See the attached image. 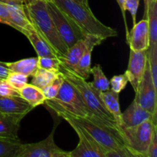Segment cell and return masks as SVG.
Masks as SVG:
<instances>
[{
  "instance_id": "cell-1",
  "label": "cell",
  "mask_w": 157,
  "mask_h": 157,
  "mask_svg": "<svg viewBox=\"0 0 157 157\" xmlns=\"http://www.w3.org/2000/svg\"><path fill=\"white\" fill-rule=\"evenodd\" d=\"M25 11L34 29L49 44L59 58L67 54L68 48L60 37L49 15L45 0H38L30 5H24Z\"/></svg>"
},
{
  "instance_id": "cell-2",
  "label": "cell",
  "mask_w": 157,
  "mask_h": 157,
  "mask_svg": "<svg viewBox=\"0 0 157 157\" xmlns=\"http://www.w3.org/2000/svg\"><path fill=\"white\" fill-rule=\"evenodd\" d=\"M58 115L66 121H71L81 126L107 152L127 147L120 127L107 125L96 117H80L64 113Z\"/></svg>"
},
{
  "instance_id": "cell-3",
  "label": "cell",
  "mask_w": 157,
  "mask_h": 157,
  "mask_svg": "<svg viewBox=\"0 0 157 157\" xmlns=\"http://www.w3.org/2000/svg\"><path fill=\"white\" fill-rule=\"evenodd\" d=\"M59 72L64 80L73 85L82 97L84 103L94 116L97 117L107 125L119 127L114 118L106 109L100 98V92L95 90L89 82L81 78L73 70L64 65L61 61Z\"/></svg>"
},
{
  "instance_id": "cell-4",
  "label": "cell",
  "mask_w": 157,
  "mask_h": 157,
  "mask_svg": "<svg viewBox=\"0 0 157 157\" xmlns=\"http://www.w3.org/2000/svg\"><path fill=\"white\" fill-rule=\"evenodd\" d=\"M64 11L86 35H94L104 39L117 36V32L105 25L96 18L90 8H87L74 0H50Z\"/></svg>"
},
{
  "instance_id": "cell-5",
  "label": "cell",
  "mask_w": 157,
  "mask_h": 157,
  "mask_svg": "<svg viewBox=\"0 0 157 157\" xmlns=\"http://www.w3.org/2000/svg\"><path fill=\"white\" fill-rule=\"evenodd\" d=\"M44 104L57 114L64 113L80 117H95L87 107L79 92L66 80H64L57 96L53 99L46 100Z\"/></svg>"
},
{
  "instance_id": "cell-6",
  "label": "cell",
  "mask_w": 157,
  "mask_h": 157,
  "mask_svg": "<svg viewBox=\"0 0 157 157\" xmlns=\"http://www.w3.org/2000/svg\"><path fill=\"white\" fill-rule=\"evenodd\" d=\"M45 1L48 12L55 28L68 48L78 41L85 38L87 35L64 11L61 10L53 2L50 0Z\"/></svg>"
},
{
  "instance_id": "cell-7",
  "label": "cell",
  "mask_w": 157,
  "mask_h": 157,
  "mask_svg": "<svg viewBox=\"0 0 157 157\" xmlns=\"http://www.w3.org/2000/svg\"><path fill=\"white\" fill-rule=\"evenodd\" d=\"M127 147L134 157H147V151L157 125L152 121H147L135 127H120Z\"/></svg>"
},
{
  "instance_id": "cell-8",
  "label": "cell",
  "mask_w": 157,
  "mask_h": 157,
  "mask_svg": "<svg viewBox=\"0 0 157 157\" xmlns=\"http://www.w3.org/2000/svg\"><path fill=\"white\" fill-rule=\"evenodd\" d=\"M56 125L43 140L33 144H21L16 157H69V152L61 150L55 144L54 136Z\"/></svg>"
},
{
  "instance_id": "cell-9",
  "label": "cell",
  "mask_w": 157,
  "mask_h": 157,
  "mask_svg": "<svg viewBox=\"0 0 157 157\" xmlns=\"http://www.w3.org/2000/svg\"><path fill=\"white\" fill-rule=\"evenodd\" d=\"M79 138L76 148L69 152V157H106V151L84 128L71 121H67Z\"/></svg>"
},
{
  "instance_id": "cell-10",
  "label": "cell",
  "mask_w": 157,
  "mask_h": 157,
  "mask_svg": "<svg viewBox=\"0 0 157 157\" xmlns=\"http://www.w3.org/2000/svg\"><path fill=\"white\" fill-rule=\"evenodd\" d=\"M157 88L154 87L148 63L140 82L134 99L144 109L157 117Z\"/></svg>"
},
{
  "instance_id": "cell-11",
  "label": "cell",
  "mask_w": 157,
  "mask_h": 157,
  "mask_svg": "<svg viewBox=\"0 0 157 157\" xmlns=\"http://www.w3.org/2000/svg\"><path fill=\"white\" fill-rule=\"evenodd\" d=\"M147 65V50L133 51L130 49L128 67L125 75L134 91L137 90Z\"/></svg>"
},
{
  "instance_id": "cell-12",
  "label": "cell",
  "mask_w": 157,
  "mask_h": 157,
  "mask_svg": "<svg viewBox=\"0 0 157 157\" xmlns=\"http://www.w3.org/2000/svg\"><path fill=\"white\" fill-rule=\"evenodd\" d=\"M147 121H152L153 124L157 125L156 117L153 116L147 110H144L134 99L127 110L121 114L119 127H135Z\"/></svg>"
},
{
  "instance_id": "cell-13",
  "label": "cell",
  "mask_w": 157,
  "mask_h": 157,
  "mask_svg": "<svg viewBox=\"0 0 157 157\" xmlns=\"http://www.w3.org/2000/svg\"><path fill=\"white\" fill-rule=\"evenodd\" d=\"M127 43L133 51H144L149 48L150 35L147 18H143L133 25L131 31L129 32Z\"/></svg>"
},
{
  "instance_id": "cell-14",
  "label": "cell",
  "mask_w": 157,
  "mask_h": 157,
  "mask_svg": "<svg viewBox=\"0 0 157 157\" xmlns=\"http://www.w3.org/2000/svg\"><path fill=\"white\" fill-rule=\"evenodd\" d=\"M6 5L9 12L12 28L21 32L31 25L30 21L25 13L24 4L17 0H0Z\"/></svg>"
},
{
  "instance_id": "cell-15",
  "label": "cell",
  "mask_w": 157,
  "mask_h": 157,
  "mask_svg": "<svg viewBox=\"0 0 157 157\" xmlns=\"http://www.w3.org/2000/svg\"><path fill=\"white\" fill-rule=\"evenodd\" d=\"M86 37H87V41H88V46H87V49L85 50L84 53L81 56V59H80L79 62L78 64V66L76 67L75 72L78 75H80L81 78L87 80L90 75L91 55L94 48L96 46L101 44L106 39H104L102 37H100L94 35H90V34L87 35Z\"/></svg>"
},
{
  "instance_id": "cell-16",
  "label": "cell",
  "mask_w": 157,
  "mask_h": 157,
  "mask_svg": "<svg viewBox=\"0 0 157 157\" xmlns=\"http://www.w3.org/2000/svg\"><path fill=\"white\" fill-rule=\"evenodd\" d=\"M26 113H6L0 116V136L10 139H19L18 132L20 123Z\"/></svg>"
},
{
  "instance_id": "cell-17",
  "label": "cell",
  "mask_w": 157,
  "mask_h": 157,
  "mask_svg": "<svg viewBox=\"0 0 157 157\" xmlns=\"http://www.w3.org/2000/svg\"><path fill=\"white\" fill-rule=\"evenodd\" d=\"M35 107L21 96H0V113H28Z\"/></svg>"
},
{
  "instance_id": "cell-18",
  "label": "cell",
  "mask_w": 157,
  "mask_h": 157,
  "mask_svg": "<svg viewBox=\"0 0 157 157\" xmlns=\"http://www.w3.org/2000/svg\"><path fill=\"white\" fill-rule=\"evenodd\" d=\"M21 33L25 35L26 38L29 39L31 44H32L38 58L46 56L57 57L56 54L52 50V48L49 46V44L35 31L32 23L27 29H24L21 32Z\"/></svg>"
},
{
  "instance_id": "cell-19",
  "label": "cell",
  "mask_w": 157,
  "mask_h": 157,
  "mask_svg": "<svg viewBox=\"0 0 157 157\" xmlns=\"http://www.w3.org/2000/svg\"><path fill=\"white\" fill-rule=\"evenodd\" d=\"M87 46H88V41L87 37L85 36L84 39L80 40L71 47L69 48L65 56L60 58L61 62L67 67L75 71L78 62L87 49Z\"/></svg>"
},
{
  "instance_id": "cell-20",
  "label": "cell",
  "mask_w": 157,
  "mask_h": 157,
  "mask_svg": "<svg viewBox=\"0 0 157 157\" xmlns=\"http://www.w3.org/2000/svg\"><path fill=\"white\" fill-rule=\"evenodd\" d=\"M119 93L114 92L110 89L106 91L100 92V98L104 107L113 117L115 121L120 127L122 112L121 110V106L119 103Z\"/></svg>"
},
{
  "instance_id": "cell-21",
  "label": "cell",
  "mask_w": 157,
  "mask_h": 157,
  "mask_svg": "<svg viewBox=\"0 0 157 157\" xmlns=\"http://www.w3.org/2000/svg\"><path fill=\"white\" fill-rule=\"evenodd\" d=\"M8 68L10 71L18 72L26 76H32L38 67V58H25L15 62L6 63Z\"/></svg>"
},
{
  "instance_id": "cell-22",
  "label": "cell",
  "mask_w": 157,
  "mask_h": 157,
  "mask_svg": "<svg viewBox=\"0 0 157 157\" xmlns=\"http://www.w3.org/2000/svg\"><path fill=\"white\" fill-rule=\"evenodd\" d=\"M18 91L20 96L28 101L33 107L44 104L46 101L42 90L32 84H26Z\"/></svg>"
},
{
  "instance_id": "cell-23",
  "label": "cell",
  "mask_w": 157,
  "mask_h": 157,
  "mask_svg": "<svg viewBox=\"0 0 157 157\" xmlns=\"http://www.w3.org/2000/svg\"><path fill=\"white\" fill-rule=\"evenodd\" d=\"M148 20L150 45L149 47L157 46V2H154L144 11V18Z\"/></svg>"
},
{
  "instance_id": "cell-24",
  "label": "cell",
  "mask_w": 157,
  "mask_h": 157,
  "mask_svg": "<svg viewBox=\"0 0 157 157\" xmlns=\"http://www.w3.org/2000/svg\"><path fill=\"white\" fill-rule=\"evenodd\" d=\"M90 74L93 75L94 80L89 82L90 85L99 92H104L110 90V81L104 75L100 64H96L90 68Z\"/></svg>"
},
{
  "instance_id": "cell-25",
  "label": "cell",
  "mask_w": 157,
  "mask_h": 157,
  "mask_svg": "<svg viewBox=\"0 0 157 157\" xmlns=\"http://www.w3.org/2000/svg\"><path fill=\"white\" fill-rule=\"evenodd\" d=\"M58 73H55V72L45 70V69L41 68V67H38L36 71L32 76V84L42 90L44 87L48 85L51 82H52L58 77Z\"/></svg>"
},
{
  "instance_id": "cell-26",
  "label": "cell",
  "mask_w": 157,
  "mask_h": 157,
  "mask_svg": "<svg viewBox=\"0 0 157 157\" xmlns=\"http://www.w3.org/2000/svg\"><path fill=\"white\" fill-rule=\"evenodd\" d=\"M22 144L19 139H10L0 136V157H16Z\"/></svg>"
},
{
  "instance_id": "cell-27",
  "label": "cell",
  "mask_w": 157,
  "mask_h": 157,
  "mask_svg": "<svg viewBox=\"0 0 157 157\" xmlns=\"http://www.w3.org/2000/svg\"><path fill=\"white\" fill-rule=\"evenodd\" d=\"M61 64V59L55 56H46L38 58V67L58 73Z\"/></svg>"
},
{
  "instance_id": "cell-28",
  "label": "cell",
  "mask_w": 157,
  "mask_h": 157,
  "mask_svg": "<svg viewBox=\"0 0 157 157\" xmlns=\"http://www.w3.org/2000/svg\"><path fill=\"white\" fill-rule=\"evenodd\" d=\"M64 80L62 75L59 72L58 77L52 82H51L48 85H47L42 89V92L45 97L46 100L53 99L57 96L61 87V84L64 82Z\"/></svg>"
},
{
  "instance_id": "cell-29",
  "label": "cell",
  "mask_w": 157,
  "mask_h": 157,
  "mask_svg": "<svg viewBox=\"0 0 157 157\" xmlns=\"http://www.w3.org/2000/svg\"><path fill=\"white\" fill-rule=\"evenodd\" d=\"M147 63L154 87L157 88V46L147 49Z\"/></svg>"
},
{
  "instance_id": "cell-30",
  "label": "cell",
  "mask_w": 157,
  "mask_h": 157,
  "mask_svg": "<svg viewBox=\"0 0 157 157\" xmlns=\"http://www.w3.org/2000/svg\"><path fill=\"white\" fill-rule=\"evenodd\" d=\"M29 77L18 72L10 71L6 78V81L10 85H12L16 90H19L26 84H28Z\"/></svg>"
},
{
  "instance_id": "cell-31",
  "label": "cell",
  "mask_w": 157,
  "mask_h": 157,
  "mask_svg": "<svg viewBox=\"0 0 157 157\" xmlns=\"http://www.w3.org/2000/svg\"><path fill=\"white\" fill-rule=\"evenodd\" d=\"M127 84H128V79H127L125 74L114 75V76L112 77L110 81V86L111 87L110 90L120 94L127 87Z\"/></svg>"
},
{
  "instance_id": "cell-32",
  "label": "cell",
  "mask_w": 157,
  "mask_h": 157,
  "mask_svg": "<svg viewBox=\"0 0 157 157\" xmlns=\"http://www.w3.org/2000/svg\"><path fill=\"white\" fill-rule=\"evenodd\" d=\"M0 96H20V94L19 91L14 88L12 85H10L6 79H2L0 81Z\"/></svg>"
},
{
  "instance_id": "cell-33",
  "label": "cell",
  "mask_w": 157,
  "mask_h": 157,
  "mask_svg": "<svg viewBox=\"0 0 157 157\" xmlns=\"http://www.w3.org/2000/svg\"><path fill=\"white\" fill-rule=\"evenodd\" d=\"M140 0H125V3H124L125 11H129L131 14L133 25L136 23V13H137V9L140 6Z\"/></svg>"
},
{
  "instance_id": "cell-34",
  "label": "cell",
  "mask_w": 157,
  "mask_h": 157,
  "mask_svg": "<svg viewBox=\"0 0 157 157\" xmlns=\"http://www.w3.org/2000/svg\"><path fill=\"white\" fill-rule=\"evenodd\" d=\"M106 157H134L127 147L115 150H110L106 153Z\"/></svg>"
},
{
  "instance_id": "cell-35",
  "label": "cell",
  "mask_w": 157,
  "mask_h": 157,
  "mask_svg": "<svg viewBox=\"0 0 157 157\" xmlns=\"http://www.w3.org/2000/svg\"><path fill=\"white\" fill-rule=\"evenodd\" d=\"M0 23L8 25L11 27L13 26L7 8H6V5L2 2H0Z\"/></svg>"
},
{
  "instance_id": "cell-36",
  "label": "cell",
  "mask_w": 157,
  "mask_h": 157,
  "mask_svg": "<svg viewBox=\"0 0 157 157\" xmlns=\"http://www.w3.org/2000/svg\"><path fill=\"white\" fill-rule=\"evenodd\" d=\"M147 157H156L157 156V128L153 131V136L147 151Z\"/></svg>"
},
{
  "instance_id": "cell-37",
  "label": "cell",
  "mask_w": 157,
  "mask_h": 157,
  "mask_svg": "<svg viewBox=\"0 0 157 157\" xmlns=\"http://www.w3.org/2000/svg\"><path fill=\"white\" fill-rule=\"evenodd\" d=\"M117 2L118 5H119V7L121 9V12H122L123 15V18H124V25H125V29H126V39H128V36H129V30H128V26H127V19H126V11L125 9H124V3H125V0H117Z\"/></svg>"
},
{
  "instance_id": "cell-38",
  "label": "cell",
  "mask_w": 157,
  "mask_h": 157,
  "mask_svg": "<svg viewBox=\"0 0 157 157\" xmlns=\"http://www.w3.org/2000/svg\"><path fill=\"white\" fill-rule=\"evenodd\" d=\"M9 72H10V71L8 68L6 62H2V61H0V78H2V79H6Z\"/></svg>"
},
{
  "instance_id": "cell-39",
  "label": "cell",
  "mask_w": 157,
  "mask_h": 157,
  "mask_svg": "<svg viewBox=\"0 0 157 157\" xmlns=\"http://www.w3.org/2000/svg\"><path fill=\"white\" fill-rule=\"evenodd\" d=\"M74 1H75L76 2H78V3H79V4L82 5V6H85V7L90 8L88 0H74Z\"/></svg>"
},
{
  "instance_id": "cell-40",
  "label": "cell",
  "mask_w": 157,
  "mask_h": 157,
  "mask_svg": "<svg viewBox=\"0 0 157 157\" xmlns=\"http://www.w3.org/2000/svg\"><path fill=\"white\" fill-rule=\"evenodd\" d=\"M154 2H157V0H144V11L147 10L149 6Z\"/></svg>"
},
{
  "instance_id": "cell-41",
  "label": "cell",
  "mask_w": 157,
  "mask_h": 157,
  "mask_svg": "<svg viewBox=\"0 0 157 157\" xmlns=\"http://www.w3.org/2000/svg\"><path fill=\"white\" fill-rule=\"evenodd\" d=\"M38 0H23V4L24 5H30L32 3L36 2Z\"/></svg>"
},
{
  "instance_id": "cell-42",
  "label": "cell",
  "mask_w": 157,
  "mask_h": 157,
  "mask_svg": "<svg viewBox=\"0 0 157 157\" xmlns=\"http://www.w3.org/2000/svg\"><path fill=\"white\" fill-rule=\"evenodd\" d=\"M17 1H18V2H22V3H23V0H17Z\"/></svg>"
},
{
  "instance_id": "cell-43",
  "label": "cell",
  "mask_w": 157,
  "mask_h": 157,
  "mask_svg": "<svg viewBox=\"0 0 157 157\" xmlns=\"http://www.w3.org/2000/svg\"><path fill=\"white\" fill-rule=\"evenodd\" d=\"M1 115H2V113H0V116H1Z\"/></svg>"
},
{
  "instance_id": "cell-44",
  "label": "cell",
  "mask_w": 157,
  "mask_h": 157,
  "mask_svg": "<svg viewBox=\"0 0 157 157\" xmlns=\"http://www.w3.org/2000/svg\"><path fill=\"white\" fill-rule=\"evenodd\" d=\"M1 80H2V78H0V81H1Z\"/></svg>"
}]
</instances>
